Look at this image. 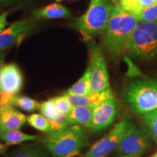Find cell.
Wrapping results in <instances>:
<instances>
[{"mask_svg":"<svg viewBox=\"0 0 157 157\" xmlns=\"http://www.w3.org/2000/svg\"><path fill=\"white\" fill-rule=\"evenodd\" d=\"M90 90L91 93H99L109 89V77L106 63L101 49L96 47L90 48Z\"/></svg>","mask_w":157,"mask_h":157,"instance_id":"cell-7","label":"cell"},{"mask_svg":"<svg viewBox=\"0 0 157 157\" xmlns=\"http://www.w3.org/2000/svg\"><path fill=\"white\" fill-rule=\"evenodd\" d=\"M135 127L130 118L125 116L103 138L90 148L82 157H105L118 148L123 139Z\"/></svg>","mask_w":157,"mask_h":157,"instance_id":"cell-6","label":"cell"},{"mask_svg":"<svg viewBox=\"0 0 157 157\" xmlns=\"http://www.w3.org/2000/svg\"><path fill=\"white\" fill-rule=\"evenodd\" d=\"M26 116L17 111L13 105L0 109V132L19 130L25 124Z\"/></svg>","mask_w":157,"mask_h":157,"instance_id":"cell-12","label":"cell"},{"mask_svg":"<svg viewBox=\"0 0 157 157\" xmlns=\"http://www.w3.org/2000/svg\"><path fill=\"white\" fill-rule=\"evenodd\" d=\"M42 142L43 147L53 157H67L87 146L88 136L86 128L74 124L57 135H48Z\"/></svg>","mask_w":157,"mask_h":157,"instance_id":"cell-3","label":"cell"},{"mask_svg":"<svg viewBox=\"0 0 157 157\" xmlns=\"http://www.w3.org/2000/svg\"><path fill=\"white\" fill-rule=\"evenodd\" d=\"M9 15V12H5L0 14V33H2L5 30L7 25H8L7 22V16Z\"/></svg>","mask_w":157,"mask_h":157,"instance_id":"cell-26","label":"cell"},{"mask_svg":"<svg viewBox=\"0 0 157 157\" xmlns=\"http://www.w3.org/2000/svg\"><path fill=\"white\" fill-rule=\"evenodd\" d=\"M6 157H48V151L36 145H23Z\"/></svg>","mask_w":157,"mask_h":157,"instance_id":"cell-16","label":"cell"},{"mask_svg":"<svg viewBox=\"0 0 157 157\" xmlns=\"http://www.w3.org/2000/svg\"><path fill=\"white\" fill-rule=\"evenodd\" d=\"M114 7L110 0H91L87 12L77 20L74 28L84 36L93 38L106 30Z\"/></svg>","mask_w":157,"mask_h":157,"instance_id":"cell-4","label":"cell"},{"mask_svg":"<svg viewBox=\"0 0 157 157\" xmlns=\"http://www.w3.org/2000/svg\"><path fill=\"white\" fill-rule=\"evenodd\" d=\"M27 121L31 127L41 132L49 133L51 131L50 122L42 114L33 113L27 117Z\"/></svg>","mask_w":157,"mask_h":157,"instance_id":"cell-19","label":"cell"},{"mask_svg":"<svg viewBox=\"0 0 157 157\" xmlns=\"http://www.w3.org/2000/svg\"><path fill=\"white\" fill-rule=\"evenodd\" d=\"M34 0H0V9H16L31 5Z\"/></svg>","mask_w":157,"mask_h":157,"instance_id":"cell-25","label":"cell"},{"mask_svg":"<svg viewBox=\"0 0 157 157\" xmlns=\"http://www.w3.org/2000/svg\"><path fill=\"white\" fill-rule=\"evenodd\" d=\"M122 157H138V156H124Z\"/></svg>","mask_w":157,"mask_h":157,"instance_id":"cell-31","label":"cell"},{"mask_svg":"<svg viewBox=\"0 0 157 157\" xmlns=\"http://www.w3.org/2000/svg\"><path fill=\"white\" fill-rule=\"evenodd\" d=\"M52 100L57 109L60 113H64V114L68 115L71 111L72 108H73V106L69 103V102L67 101L64 95L53 98H52Z\"/></svg>","mask_w":157,"mask_h":157,"instance_id":"cell-24","label":"cell"},{"mask_svg":"<svg viewBox=\"0 0 157 157\" xmlns=\"http://www.w3.org/2000/svg\"><path fill=\"white\" fill-rule=\"evenodd\" d=\"M67 101L73 107L86 106L90 107L89 97L81 95H64Z\"/></svg>","mask_w":157,"mask_h":157,"instance_id":"cell-23","label":"cell"},{"mask_svg":"<svg viewBox=\"0 0 157 157\" xmlns=\"http://www.w3.org/2000/svg\"><path fill=\"white\" fill-rule=\"evenodd\" d=\"M122 98L133 113L143 115L151 112L157 109V80L142 78L129 82Z\"/></svg>","mask_w":157,"mask_h":157,"instance_id":"cell-2","label":"cell"},{"mask_svg":"<svg viewBox=\"0 0 157 157\" xmlns=\"http://www.w3.org/2000/svg\"><path fill=\"white\" fill-rule=\"evenodd\" d=\"M13 105L17 106L25 112H34L39 109L40 104L33 98L23 95H15L13 100Z\"/></svg>","mask_w":157,"mask_h":157,"instance_id":"cell-18","label":"cell"},{"mask_svg":"<svg viewBox=\"0 0 157 157\" xmlns=\"http://www.w3.org/2000/svg\"><path fill=\"white\" fill-rule=\"evenodd\" d=\"M152 137L148 129L136 127L127 135L116 149L118 154L139 156L149 148Z\"/></svg>","mask_w":157,"mask_h":157,"instance_id":"cell-8","label":"cell"},{"mask_svg":"<svg viewBox=\"0 0 157 157\" xmlns=\"http://www.w3.org/2000/svg\"><path fill=\"white\" fill-rule=\"evenodd\" d=\"M0 10H1V9H0Z\"/></svg>","mask_w":157,"mask_h":157,"instance_id":"cell-33","label":"cell"},{"mask_svg":"<svg viewBox=\"0 0 157 157\" xmlns=\"http://www.w3.org/2000/svg\"><path fill=\"white\" fill-rule=\"evenodd\" d=\"M36 27L33 19H23L13 23L0 33V51H6L18 46L27 35L31 34Z\"/></svg>","mask_w":157,"mask_h":157,"instance_id":"cell-9","label":"cell"},{"mask_svg":"<svg viewBox=\"0 0 157 157\" xmlns=\"http://www.w3.org/2000/svg\"><path fill=\"white\" fill-rule=\"evenodd\" d=\"M140 1L143 9L151 7L157 2V0H140Z\"/></svg>","mask_w":157,"mask_h":157,"instance_id":"cell-27","label":"cell"},{"mask_svg":"<svg viewBox=\"0 0 157 157\" xmlns=\"http://www.w3.org/2000/svg\"><path fill=\"white\" fill-rule=\"evenodd\" d=\"M94 108L77 106L72 108L67 115V120L70 125H79L84 128H91L93 122Z\"/></svg>","mask_w":157,"mask_h":157,"instance_id":"cell-13","label":"cell"},{"mask_svg":"<svg viewBox=\"0 0 157 157\" xmlns=\"http://www.w3.org/2000/svg\"><path fill=\"white\" fill-rule=\"evenodd\" d=\"M142 119L151 135L153 140L157 144V109L143 114Z\"/></svg>","mask_w":157,"mask_h":157,"instance_id":"cell-20","label":"cell"},{"mask_svg":"<svg viewBox=\"0 0 157 157\" xmlns=\"http://www.w3.org/2000/svg\"><path fill=\"white\" fill-rule=\"evenodd\" d=\"M7 149V145L0 143V155L3 154Z\"/></svg>","mask_w":157,"mask_h":157,"instance_id":"cell-29","label":"cell"},{"mask_svg":"<svg viewBox=\"0 0 157 157\" xmlns=\"http://www.w3.org/2000/svg\"><path fill=\"white\" fill-rule=\"evenodd\" d=\"M151 157H157V151H156V153H155V154H153V155H152V156H151Z\"/></svg>","mask_w":157,"mask_h":157,"instance_id":"cell-30","label":"cell"},{"mask_svg":"<svg viewBox=\"0 0 157 157\" xmlns=\"http://www.w3.org/2000/svg\"><path fill=\"white\" fill-rule=\"evenodd\" d=\"M33 16L37 20L68 18L71 17V13L63 5L53 3L34 10Z\"/></svg>","mask_w":157,"mask_h":157,"instance_id":"cell-14","label":"cell"},{"mask_svg":"<svg viewBox=\"0 0 157 157\" xmlns=\"http://www.w3.org/2000/svg\"><path fill=\"white\" fill-rule=\"evenodd\" d=\"M6 56V51H0V82H1L2 73L4 67V60Z\"/></svg>","mask_w":157,"mask_h":157,"instance_id":"cell-28","label":"cell"},{"mask_svg":"<svg viewBox=\"0 0 157 157\" xmlns=\"http://www.w3.org/2000/svg\"><path fill=\"white\" fill-rule=\"evenodd\" d=\"M137 19L139 21L157 22V2L151 7L143 9Z\"/></svg>","mask_w":157,"mask_h":157,"instance_id":"cell-22","label":"cell"},{"mask_svg":"<svg viewBox=\"0 0 157 157\" xmlns=\"http://www.w3.org/2000/svg\"><path fill=\"white\" fill-rule=\"evenodd\" d=\"M23 76L18 66L15 63L4 66L0 82V91L16 95L22 90Z\"/></svg>","mask_w":157,"mask_h":157,"instance_id":"cell-11","label":"cell"},{"mask_svg":"<svg viewBox=\"0 0 157 157\" xmlns=\"http://www.w3.org/2000/svg\"><path fill=\"white\" fill-rule=\"evenodd\" d=\"M139 20L133 14L124 10L116 2L109 24L103 34L102 44L112 58H117L127 52L133 31Z\"/></svg>","mask_w":157,"mask_h":157,"instance_id":"cell-1","label":"cell"},{"mask_svg":"<svg viewBox=\"0 0 157 157\" xmlns=\"http://www.w3.org/2000/svg\"><path fill=\"white\" fill-rule=\"evenodd\" d=\"M90 93V71L89 68H87L84 75L69 89L66 90L63 95H87Z\"/></svg>","mask_w":157,"mask_h":157,"instance_id":"cell-17","label":"cell"},{"mask_svg":"<svg viewBox=\"0 0 157 157\" xmlns=\"http://www.w3.org/2000/svg\"><path fill=\"white\" fill-rule=\"evenodd\" d=\"M119 113V103L114 98L106 100L94 108L91 129L93 132L103 130L112 124Z\"/></svg>","mask_w":157,"mask_h":157,"instance_id":"cell-10","label":"cell"},{"mask_svg":"<svg viewBox=\"0 0 157 157\" xmlns=\"http://www.w3.org/2000/svg\"><path fill=\"white\" fill-rule=\"evenodd\" d=\"M119 5L124 10L133 14L137 17L143 10L140 0H119Z\"/></svg>","mask_w":157,"mask_h":157,"instance_id":"cell-21","label":"cell"},{"mask_svg":"<svg viewBox=\"0 0 157 157\" xmlns=\"http://www.w3.org/2000/svg\"><path fill=\"white\" fill-rule=\"evenodd\" d=\"M56 2H61V1H63V0H56Z\"/></svg>","mask_w":157,"mask_h":157,"instance_id":"cell-32","label":"cell"},{"mask_svg":"<svg viewBox=\"0 0 157 157\" xmlns=\"http://www.w3.org/2000/svg\"><path fill=\"white\" fill-rule=\"evenodd\" d=\"M0 140L7 146L19 145L26 141H40L42 137L38 135H31L21 132L20 130H11L0 132Z\"/></svg>","mask_w":157,"mask_h":157,"instance_id":"cell-15","label":"cell"},{"mask_svg":"<svg viewBox=\"0 0 157 157\" xmlns=\"http://www.w3.org/2000/svg\"><path fill=\"white\" fill-rule=\"evenodd\" d=\"M127 52L139 59H151L157 56V22L140 21L133 31Z\"/></svg>","mask_w":157,"mask_h":157,"instance_id":"cell-5","label":"cell"}]
</instances>
